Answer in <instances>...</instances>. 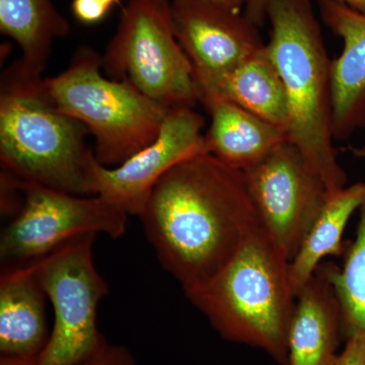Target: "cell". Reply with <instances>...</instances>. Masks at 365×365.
Instances as JSON below:
<instances>
[{
	"label": "cell",
	"mask_w": 365,
	"mask_h": 365,
	"mask_svg": "<svg viewBox=\"0 0 365 365\" xmlns=\"http://www.w3.org/2000/svg\"><path fill=\"white\" fill-rule=\"evenodd\" d=\"M334 365H365V334L355 333L347 337L344 349Z\"/></svg>",
	"instance_id": "22"
},
{
	"label": "cell",
	"mask_w": 365,
	"mask_h": 365,
	"mask_svg": "<svg viewBox=\"0 0 365 365\" xmlns=\"http://www.w3.org/2000/svg\"><path fill=\"white\" fill-rule=\"evenodd\" d=\"M178 42L188 57L197 88L215 83L264 47L246 14L211 0H172Z\"/></svg>",
	"instance_id": "11"
},
{
	"label": "cell",
	"mask_w": 365,
	"mask_h": 365,
	"mask_svg": "<svg viewBox=\"0 0 365 365\" xmlns=\"http://www.w3.org/2000/svg\"><path fill=\"white\" fill-rule=\"evenodd\" d=\"M328 265L329 276L342 312L343 331L347 337L365 334V204L360 208L356 237L345 256L342 267Z\"/></svg>",
	"instance_id": "19"
},
{
	"label": "cell",
	"mask_w": 365,
	"mask_h": 365,
	"mask_svg": "<svg viewBox=\"0 0 365 365\" xmlns=\"http://www.w3.org/2000/svg\"><path fill=\"white\" fill-rule=\"evenodd\" d=\"M197 88L198 93H216L287 131V91L266 45L215 83Z\"/></svg>",
	"instance_id": "17"
},
{
	"label": "cell",
	"mask_w": 365,
	"mask_h": 365,
	"mask_svg": "<svg viewBox=\"0 0 365 365\" xmlns=\"http://www.w3.org/2000/svg\"><path fill=\"white\" fill-rule=\"evenodd\" d=\"M0 31L19 45L16 66L24 74L42 78L53 42L71 31L52 0H0Z\"/></svg>",
	"instance_id": "16"
},
{
	"label": "cell",
	"mask_w": 365,
	"mask_h": 365,
	"mask_svg": "<svg viewBox=\"0 0 365 365\" xmlns=\"http://www.w3.org/2000/svg\"><path fill=\"white\" fill-rule=\"evenodd\" d=\"M211 1L230 9V11L242 13V9H246L248 6L250 0H211Z\"/></svg>",
	"instance_id": "25"
},
{
	"label": "cell",
	"mask_w": 365,
	"mask_h": 365,
	"mask_svg": "<svg viewBox=\"0 0 365 365\" xmlns=\"http://www.w3.org/2000/svg\"><path fill=\"white\" fill-rule=\"evenodd\" d=\"M102 69L167 110L193 108L198 101L194 68L178 42L168 0H129Z\"/></svg>",
	"instance_id": "6"
},
{
	"label": "cell",
	"mask_w": 365,
	"mask_h": 365,
	"mask_svg": "<svg viewBox=\"0 0 365 365\" xmlns=\"http://www.w3.org/2000/svg\"><path fill=\"white\" fill-rule=\"evenodd\" d=\"M244 172L262 227L292 261L330 195L325 182L288 140Z\"/></svg>",
	"instance_id": "9"
},
{
	"label": "cell",
	"mask_w": 365,
	"mask_h": 365,
	"mask_svg": "<svg viewBox=\"0 0 365 365\" xmlns=\"http://www.w3.org/2000/svg\"><path fill=\"white\" fill-rule=\"evenodd\" d=\"M288 264L260 225L212 279L185 294L223 339L259 348L287 365L297 299Z\"/></svg>",
	"instance_id": "3"
},
{
	"label": "cell",
	"mask_w": 365,
	"mask_h": 365,
	"mask_svg": "<svg viewBox=\"0 0 365 365\" xmlns=\"http://www.w3.org/2000/svg\"><path fill=\"white\" fill-rule=\"evenodd\" d=\"M96 237L79 235L35 263L54 314L38 365L81 364L106 342L97 313L109 288L93 262Z\"/></svg>",
	"instance_id": "7"
},
{
	"label": "cell",
	"mask_w": 365,
	"mask_h": 365,
	"mask_svg": "<svg viewBox=\"0 0 365 365\" xmlns=\"http://www.w3.org/2000/svg\"><path fill=\"white\" fill-rule=\"evenodd\" d=\"M307 1L312 2V0H307ZM331 1L350 7V9H354V11H359V14L365 16V0H331Z\"/></svg>",
	"instance_id": "26"
},
{
	"label": "cell",
	"mask_w": 365,
	"mask_h": 365,
	"mask_svg": "<svg viewBox=\"0 0 365 365\" xmlns=\"http://www.w3.org/2000/svg\"><path fill=\"white\" fill-rule=\"evenodd\" d=\"M48 297L35 263L1 271L0 354L37 356L49 339Z\"/></svg>",
	"instance_id": "14"
},
{
	"label": "cell",
	"mask_w": 365,
	"mask_h": 365,
	"mask_svg": "<svg viewBox=\"0 0 365 365\" xmlns=\"http://www.w3.org/2000/svg\"><path fill=\"white\" fill-rule=\"evenodd\" d=\"M246 16L256 25H260L265 18V0H250L246 7Z\"/></svg>",
	"instance_id": "23"
},
{
	"label": "cell",
	"mask_w": 365,
	"mask_h": 365,
	"mask_svg": "<svg viewBox=\"0 0 365 365\" xmlns=\"http://www.w3.org/2000/svg\"><path fill=\"white\" fill-rule=\"evenodd\" d=\"M319 4L324 23L344 43L331 64V88L334 137H345L365 125V16L331 0Z\"/></svg>",
	"instance_id": "13"
},
{
	"label": "cell",
	"mask_w": 365,
	"mask_h": 365,
	"mask_svg": "<svg viewBox=\"0 0 365 365\" xmlns=\"http://www.w3.org/2000/svg\"><path fill=\"white\" fill-rule=\"evenodd\" d=\"M42 79L26 76L14 63L2 73L1 170L64 193L93 196L90 175L98 160L86 143L90 132L55 108Z\"/></svg>",
	"instance_id": "4"
},
{
	"label": "cell",
	"mask_w": 365,
	"mask_h": 365,
	"mask_svg": "<svg viewBox=\"0 0 365 365\" xmlns=\"http://www.w3.org/2000/svg\"><path fill=\"white\" fill-rule=\"evenodd\" d=\"M79 365H135V359L128 348L106 341L90 359Z\"/></svg>",
	"instance_id": "20"
},
{
	"label": "cell",
	"mask_w": 365,
	"mask_h": 365,
	"mask_svg": "<svg viewBox=\"0 0 365 365\" xmlns=\"http://www.w3.org/2000/svg\"><path fill=\"white\" fill-rule=\"evenodd\" d=\"M111 7L101 0H73L72 11L81 23H98L107 16Z\"/></svg>",
	"instance_id": "21"
},
{
	"label": "cell",
	"mask_w": 365,
	"mask_h": 365,
	"mask_svg": "<svg viewBox=\"0 0 365 365\" xmlns=\"http://www.w3.org/2000/svg\"><path fill=\"white\" fill-rule=\"evenodd\" d=\"M287 335V365H334L342 312L328 265H319L295 299Z\"/></svg>",
	"instance_id": "12"
},
{
	"label": "cell",
	"mask_w": 365,
	"mask_h": 365,
	"mask_svg": "<svg viewBox=\"0 0 365 365\" xmlns=\"http://www.w3.org/2000/svg\"><path fill=\"white\" fill-rule=\"evenodd\" d=\"M138 217L185 294L212 279L261 225L244 170L207 151L170 169Z\"/></svg>",
	"instance_id": "1"
},
{
	"label": "cell",
	"mask_w": 365,
	"mask_h": 365,
	"mask_svg": "<svg viewBox=\"0 0 365 365\" xmlns=\"http://www.w3.org/2000/svg\"><path fill=\"white\" fill-rule=\"evenodd\" d=\"M55 108L85 125L95 137L96 158L114 168L157 138L170 110L145 97L129 81L102 73V55L79 48L68 67L42 79Z\"/></svg>",
	"instance_id": "5"
},
{
	"label": "cell",
	"mask_w": 365,
	"mask_h": 365,
	"mask_svg": "<svg viewBox=\"0 0 365 365\" xmlns=\"http://www.w3.org/2000/svg\"><path fill=\"white\" fill-rule=\"evenodd\" d=\"M11 176L21 200L0 237L1 271L37 263L79 235L118 239L126 232L128 215L97 195H72Z\"/></svg>",
	"instance_id": "8"
},
{
	"label": "cell",
	"mask_w": 365,
	"mask_h": 365,
	"mask_svg": "<svg viewBox=\"0 0 365 365\" xmlns=\"http://www.w3.org/2000/svg\"><path fill=\"white\" fill-rule=\"evenodd\" d=\"M311 4L265 0L271 23L266 48L287 91L288 141L332 194L346 187L347 177L333 148L332 63Z\"/></svg>",
	"instance_id": "2"
},
{
	"label": "cell",
	"mask_w": 365,
	"mask_h": 365,
	"mask_svg": "<svg viewBox=\"0 0 365 365\" xmlns=\"http://www.w3.org/2000/svg\"><path fill=\"white\" fill-rule=\"evenodd\" d=\"M101 1L104 2V4L110 7H112L114 4H118V6L121 4V0H101Z\"/></svg>",
	"instance_id": "27"
},
{
	"label": "cell",
	"mask_w": 365,
	"mask_h": 365,
	"mask_svg": "<svg viewBox=\"0 0 365 365\" xmlns=\"http://www.w3.org/2000/svg\"><path fill=\"white\" fill-rule=\"evenodd\" d=\"M204 125L203 116L193 108L170 110L157 138L143 150L117 167L107 168L98 160L93 163L90 175L91 194L127 215H140L153 187L170 169L207 151Z\"/></svg>",
	"instance_id": "10"
},
{
	"label": "cell",
	"mask_w": 365,
	"mask_h": 365,
	"mask_svg": "<svg viewBox=\"0 0 365 365\" xmlns=\"http://www.w3.org/2000/svg\"><path fill=\"white\" fill-rule=\"evenodd\" d=\"M39 356H1L0 365H38Z\"/></svg>",
	"instance_id": "24"
},
{
	"label": "cell",
	"mask_w": 365,
	"mask_h": 365,
	"mask_svg": "<svg viewBox=\"0 0 365 365\" xmlns=\"http://www.w3.org/2000/svg\"><path fill=\"white\" fill-rule=\"evenodd\" d=\"M365 204V182H356L329 195L294 258L288 264V277L297 297L316 272L322 260L338 256L342 237L353 213Z\"/></svg>",
	"instance_id": "18"
},
{
	"label": "cell",
	"mask_w": 365,
	"mask_h": 365,
	"mask_svg": "<svg viewBox=\"0 0 365 365\" xmlns=\"http://www.w3.org/2000/svg\"><path fill=\"white\" fill-rule=\"evenodd\" d=\"M198 101L211 117L204 135L208 153L242 170L288 140L284 129L213 93L201 91Z\"/></svg>",
	"instance_id": "15"
}]
</instances>
